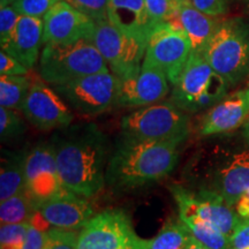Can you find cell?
<instances>
[{"label":"cell","instance_id":"obj_18","mask_svg":"<svg viewBox=\"0 0 249 249\" xmlns=\"http://www.w3.org/2000/svg\"><path fill=\"white\" fill-rule=\"evenodd\" d=\"M88 200L66 191L40 203L37 210L52 227L79 231L93 216V208Z\"/></svg>","mask_w":249,"mask_h":249},{"label":"cell","instance_id":"obj_19","mask_svg":"<svg viewBox=\"0 0 249 249\" xmlns=\"http://www.w3.org/2000/svg\"><path fill=\"white\" fill-rule=\"evenodd\" d=\"M43 37L44 21L42 18L20 15L13 38L2 51L18 59L30 71L39 61L40 48L44 45Z\"/></svg>","mask_w":249,"mask_h":249},{"label":"cell","instance_id":"obj_5","mask_svg":"<svg viewBox=\"0 0 249 249\" xmlns=\"http://www.w3.org/2000/svg\"><path fill=\"white\" fill-rule=\"evenodd\" d=\"M172 87L170 101L187 113H197L222 101L231 86L211 67L201 52L193 51Z\"/></svg>","mask_w":249,"mask_h":249},{"label":"cell","instance_id":"obj_41","mask_svg":"<svg viewBox=\"0 0 249 249\" xmlns=\"http://www.w3.org/2000/svg\"><path fill=\"white\" fill-rule=\"evenodd\" d=\"M18 0H0V7H4V6H11L13 5Z\"/></svg>","mask_w":249,"mask_h":249},{"label":"cell","instance_id":"obj_17","mask_svg":"<svg viewBox=\"0 0 249 249\" xmlns=\"http://www.w3.org/2000/svg\"><path fill=\"white\" fill-rule=\"evenodd\" d=\"M170 91V82L160 70L142 65L141 71L120 80L117 105L121 107H144L161 102Z\"/></svg>","mask_w":249,"mask_h":249},{"label":"cell","instance_id":"obj_42","mask_svg":"<svg viewBox=\"0 0 249 249\" xmlns=\"http://www.w3.org/2000/svg\"><path fill=\"white\" fill-rule=\"evenodd\" d=\"M181 2H187V4H191V0H180Z\"/></svg>","mask_w":249,"mask_h":249},{"label":"cell","instance_id":"obj_27","mask_svg":"<svg viewBox=\"0 0 249 249\" xmlns=\"http://www.w3.org/2000/svg\"><path fill=\"white\" fill-rule=\"evenodd\" d=\"M149 18L155 26L170 22L176 18L181 1L180 0H144Z\"/></svg>","mask_w":249,"mask_h":249},{"label":"cell","instance_id":"obj_9","mask_svg":"<svg viewBox=\"0 0 249 249\" xmlns=\"http://www.w3.org/2000/svg\"><path fill=\"white\" fill-rule=\"evenodd\" d=\"M92 42L110 71L120 80L128 79L141 71L147 49L145 40L124 33L105 20L96 23Z\"/></svg>","mask_w":249,"mask_h":249},{"label":"cell","instance_id":"obj_44","mask_svg":"<svg viewBox=\"0 0 249 249\" xmlns=\"http://www.w3.org/2000/svg\"><path fill=\"white\" fill-rule=\"evenodd\" d=\"M245 249H249V247L248 248H245Z\"/></svg>","mask_w":249,"mask_h":249},{"label":"cell","instance_id":"obj_29","mask_svg":"<svg viewBox=\"0 0 249 249\" xmlns=\"http://www.w3.org/2000/svg\"><path fill=\"white\" fill-rule=\"evenodd\" d=\"M29 222L5 224L0 227V249H21Z\"/></svg>","mask_w":249,"mask_h":249},{"label":"cell","instance_id":"obj_16","mask_svg":"<svg viewBox=\"0 0 249 249\" xmlns=\"http://www.w3.org/2000/svg\"><path fill=\"white\" fill-rule=\"evenodd\" d=\"M249 117V88L227 93L222 101L207 110L202 117L198 133L202 136L224 135L244 126Z\"/></svg>","mask_w":249,"mask_h":249},{"label":"cell","instance_id":"obj_21","mask_svg":"<svg viewBox=\"0 0 249 249\" xmlns=\"http://www.w3.org/2000/svg\"><path fill=\"white\" fill-rule=\"evenodd\" d=\"M216 18L203 13L192 4L181 2L176 18L170 22L186 34L191 40L193 51L202 52L220 22Z\"/></svg>","mask_w":249,"mask_h":249},{"label":"cell","instance_id":"obj_36","mask_svg":"<svg viewBox=\"0 0 249 249\" xmlns=\"http://www.w3.org/2000/svg\"><path fill=\"white\" fill-rule=\"evenodd\" d=\"M249 247V219H244L230 235V249Z\"/></svg>","mask_w":249,"mask_h":249},{"label":"cell","instance_id":"obj_31","mask_svg":"<svg viewBox=\"0 0 249 249\" xmlns=\"http://www.w3.org/2000/svg\"><path fill=\"white\" fill-rule=\"evenodd\" d=\"M68 4L91 18L93 22L108 20V0H65Z\"/></svg>","mask_w":249,"mask_h":249},{"label":"cell","instance_id":"obj_4","mask_svg":"<svg viewBox=\"0 0 249 249\" xmlns=\"http://www.w3.org/2000/svg\"><path fill=\"white\" fill-rule=\"evenodd\" d=\"M110 71L91 39L66 44H45L40 52L38 74L51 86L64 85L80 77Z\"/></svg>","mask_w":249,"mask_h":249},{"label":"cell","instance_id":"obj_23","mask_svg":"<svg viewBox=\"0 0 249 249\" xmlns=\"http://www.w3.org/2000/svg\"><path fill=\"white\" fill-rule=\"evenodd\" d=\"M193 234L180 218H170L157 235L144 240V249H183Z\"/></svg>","mask_w":249,"mask_h":249},{"label":"cell","instance_id":"obj_33","mask_svg":"<svg viewBox=\"0 0 249 249\" xmlns=\"http://www.w3.org/2000/svg\"><path fill=\"white\" fill-rule=\"evenodd\" d=\"M61 0H18L13 7L20 15L44 18V15Z\"/></svg>","mask_w":249,"mask_h":249},{"label":"cell","instance_id":"obj_11","mask_svg":"<svg viewBox=\"0 0 249 249\" xmlns=\"http://www.w3.org/2000/svg\"><path fill=\"white\" fill-rule=\"evenodd\" d=\"M192 52L191 40L179 27L171 22L160 23L148 37L142 65L160 70L174 86Z\"/></svg>","mask_w":249,"mask_h":249},{"label":"cell","instance_id":"obj_28","mask_svg":"<svg viewBox=\"0 0 249 249\" xmlns=\"http://www.w3.org/2000/svg\"><path fill=\"white\" fill-rule=\"evenodd\" d=\"M26 130L23 120L15 110L0 107V136L2 141L17 139Z\"/></svg>","mask_w":249,"mask_h":249},{"label":"cell","instance_id":"obj_34","mask_svg":"<svg viewBox=\"0 0 249 249\" xmlns=\"http://www.w3.org/2000/svg\"><path fill=\"white\" fill-rule=\"evenodd\" d=\"M29 70L7 52H0V75H27Z\"/></svg>","mask_w":249,"mask_h":249},{"label":"cell","instance_id":"obj_35","mask_svg":"<svg viewBox=\"0 0 249 249\" xmlns=\"http://www.w3.org/2000/svg\"><path fill=\"white\" fill-rule=\"evenodd\" d=\"M191 4L203 13L214 18L227 12V0H191Z\"/></svg>","mask_w":249,"mask_h":249},{"label":"cell","instance_id":"obj_20","mask_svg":"<svg viewBox=\"0 0 249 249\" xmlns=\"http://www.w3.org/2000/svg\"><path fill=\"white\" fill-rule=\"evenodd\" d=\"M107 18L120 30L145 42L156 27L149 18L144 0H108Z\"/></svg>","mask_w":249,"mask_h":249},{"label":"cell","instance_id":"obj_40","mask_svg":"<svg viewBox=\"0 0 249 249\" xmlns=\"http://www.w3.org/2000/svg\"><path fill=\"white\" fill-rule=\"evenodd\" d=\"M242 135H244V138L249 142V117L248 119L246 120L244 126H242Z\"/></svg>","mask_w":249,"mask_h":249},{"label":"cell","instance_id":"obj_43","mask_svg":"<svg viewBox=\"0 0 249 249\" xmlns=\"http://www.w3.org/2000/svg\"><path fill=\"white\" fill-rule=\"evenodd\" d=\"M248 88H249V82H248Z\"/></svg>","mask_w":249,"mask_h":249},{"label":"cell","instance_id":"obj_37","mask_svg":"<svg viewBox=\"0 0 249 249\" xmlns=\"http://www.w3.org/2000/svg\"><path fill=\"white\" fill-rule=\"evenodd\" d=\"M48 239V232L40 231L29 223L26 238L21 249H43Z\"/></svg>","mask_w":249,"mask_h":249},{"label":"cell","instance_id":"obj_39","mask_svg":"<svg viewBox=\"0 0 249 249\" xmlns=\"http://www.w3.org/2000/svg\"><path fill=\"white\" fill-rule=\"evenodd\" d=\"M183 249H210V248H208L207 246L201 244V242L198 241L197 239H195L194 236H192L191 241L188 242V245H187Z\"/></svg>","mask_w":249,"mask_h":249},{"label":"cell","instance_id":"obj_6","mask_svg":"<svg viewBox=\"0 0 249 249\" xmlns=\"http://www.w3.org/2000/svg\"><path fill=\"white\" fill-rule=\"evenodd\" d=\"M201 53L230 86L240 83L249 76V24L239 18L219 22Z\"/></svg>","mask_w":249,"mask_h":249},{"label":"cell","instance_id":"obj_14","mask_svg":"<svg viewBox=\"0 0 249 249\" xmlns=\"http://www.w3.org/2000/svg\"><path fill=\"white\" fill-rule=\"evenodd\" d=\"M24 189L37 207L67 191L59 176L52 142L39 143L28 151Z\"/></svg>","mask_w":249,"mask_h":249},{"label":"cell","instance_id":"obj_7","mask_svg":"<svg viewBox=\"0 0 249 249\" xmlns=\"http://www.w3.org/2000/svg\"><path fill=\"white\" fill-rule=\"evenodd\" d=\"M189 126L188 113L171 101L141 107L121 120V132L124 136L179 144L189 136Z\"/></svg>","mask_w":249,"mask_h":249},{"label":"cell","instance_id":"obj_26","mask_svg":"<svg viewBox=\"0 0 249 249\" xmlns=\"http://www.w3.org/2000/svg\"><path fill=\"white\" fill-rule=\"evenodd\" d=\"M31 81L27 75H0V107L22 110Z\"/></svg>","mask_w":249,"mask_h":249},{"label":"cell","instance_id":"obj_15","mask_svg":"<svg viewBox=\"0 0 249 249\" xmlns=\"http://www.w3.org/2000/svg\"><path fill=\"white\" fill-rule=\"evenodd\" d=\"M44 21L45 44H66L80 39H91L96 29V22L76 8L61 0L43 18Z\"/></svg>","mask_w":249,"mask_h":249},{"label":"cell","instance_id":"obj_45","mask_svg":"<svg viewBox=\"0 0 249 249\" xmlns=\"http://www.w3.org/2000/svg\"><path fill=\"white\" fill-rule=\"evenodd\" d=\"M248 8H249V5H248Z\"/></svg>","mask_w":249,"mask_h":249},{"label":"cell","instance_id":"obj_10","mask_svg":"<svg viewBox=\"0 0 249 249\" xmlns=\"http://www.w3.org/2000/svg\"><path fill=\"white\" fill-rule=\"evenodd\" d=\"M144 240L124 211L104 210L80 230L76 249H144Z\"/></svg>","mask_w":249,"mask_h":249},{"label":"cell","instance_id":"obj_38","mask_svg":"<svg viewBox=\"0 0 249 249\" xmlns=\"http://www.w3.org/2000/svg\"><path fill=\"white\" fill-rule=\"evenodd\" d=\"M234 208L242 219H249V188L241 195Z\"/></svg>","mask_w":249,"mask_h":249},{"label":"cell","instance_id":"obj_3","mask_svg":"<svg viewBox=\"0 0 249 249\" xmlns=\"http://www.w3.org/2000/svg\"><path fill=\"white\" fill-rule=\"evenodd\" d=\"M173 142L147 141L123 135L112 151L107 183L114 189H134L166 178L179 160Z\"/></svg>","mask_w":249,"mask_h":249},{"label":"cell","instance_id":"obj_2","mask_svg":"<svg viewBox=\"0 0 249 249\" xmlns=\"http://www.w3.org/2000/svg\"><path fill=\"white\" fill-rule=\"evenodd\" d=\"M188 187L211 192L235 207L249 188V142L223 138L202 145L183 170Z\"/></svg>","mask_w":249,"mask_h":249},{"label":"cell","instance_id":"obj_12","mask_svg":"<svg viewBox=\"0 0 249 249\" xmlns=\"http://www.w3.org/2000/svg\"><path fill=\"white\" fill-rule=\"evenodd\" d=\"M170 192L178 205L179 216L200 217L213 223L229 236L244 220L234 207L214 193L195 191L182 185H172Z\"/></svg>","mask_w":249,"mask_h":249},{"label":"cell","instance_id":"obj_1","mask_svg":"<svg viewBox=\"0 0 249 249\" xmlns=\"http://www.w3.org/2000/svg\"><path fill=\"white\" fill-rule=\"evenodd\" d=\"M64 129L52 142L62 185L74 194L91 198L107 183L112 155L107 135L93 124Z\"/></svg>","mask_w":249,"mask_h":249},{"label":"cell","instance_id":"obj_30","mask_svg":"<svg viewBox=\"0 0 249 249\" xmlns=\"http://www.w3.org/2000/svg\"><path fill=\"white\" fill-rule=\"evenodd\" d=\"M79 231L51 227L48 231V239L43 249H76Z\"/></svg>","mask_w":249,"mask_h":249},{"label":"cell","instance_id":"obj_32","mask_svg":"<svg viewBox=\"0 0 249 249\" xmlns=\"http://www.w3.org/2000/svg\"><path fill=\"white\" fill-rule=\"evenodd\" d=\"M18 18H20V14L15 11L12 5L0 7V45H1V50L7 48L13 38Z\"/></svg>","mask_w":249,"mask_h":249},{"label":"cell","instance_id":"obj_8","mask_svg":"<svg viewBox=\"0 0 249 249\" xmlns=\"http://www.w3.org/2000/svg\"><path fill=\"white\" fill-rule=\"evenodd\" d=\"M53 89L77 113L95 117L117 105L120 79L111 71H99L53 86Z\"/></svg>","mask_w":249,"mask_h":249},{"label":"cell","instance_id":"obj_24","mask_svg":"<svg viewBox=\"0 0 249 249\" xmlns=\"http://www.w3.org/2000/svg\"><path fill=\"white\" fill-rule=\"evenodd\" d=\"M181 222L201 244L210 249H230V236L213 223L195 216H179Z\"/></svg>","mask_w":249,"mask_h":249},{"label":"cell","instance_id":"obj_13","mask_svg":"<svg viewBox=\"0 0 249 249\" xmlns=\"http://www.w3.org/2000/svg\"><path fill=\"white\" fill-rule=\"evenodd\" d=\"M22 113L31 124L40 130L64 129L71 126L74 116L67 103L45 81H31Z\"/></svg>","mask_w":249,"mask_h":249},{"label":"cell","instance_id":"obj_25","mask_svg":"<svg viewBox=\"0 0 249 249\" xmlns=\"http://www.w3.org/2000/svg\"><path fill=\"white\" fill-rule=\"evenodd\" d=\"M37 211V205L26 189L21 191L0 203V223L20 224L29 222Z\"/></svg>","mask_w":249,"mask_h":249},{"label":"cell","instance_id":"obj_22","mask_svg":"<svg viewBox=\"0 0 249 249\" xmlns=\"http://www.w3.org/2000/svg\"><path fill=\"white\" fill-rule=\"evenodd\" d=\"M27 154V151H2L0 166V202L24 189Z\"/></svg>","mask_w":249,"mask_h":249}]
</instances>
